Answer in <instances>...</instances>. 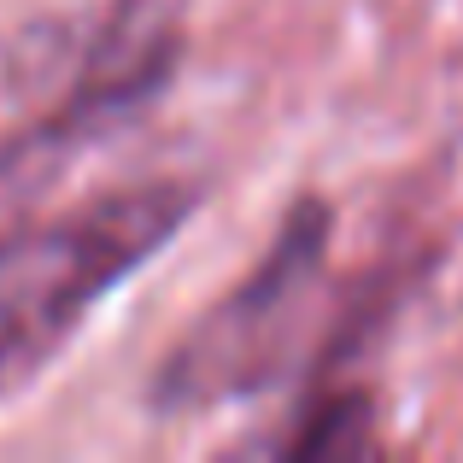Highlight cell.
Segmentation results:
<instances>
[{
	"label": "cell",
	"instance_id": "6da1fadb",
	"mask_svg": "<svg viewBox=\"0 0 463 463\" xmlns=\"http://www.w3.org/2000/svg\"><path fill=\"white\" fill-rule=\"evenodd\" d=\"M200 182L153 176L0 235V387H24L194 223Z\"/></svg>",
	"mask_w": 463,
	"mask_h": 463
},
{
	"label": "cell",
	"instance_id": "7a4b0ae2",
	"mask_svg": "<svg viewBox=\"0 0 463 463\" xmlns=\"http://www.w3.org/2000/svg\"><path fill=\"white\" fill-rule=\"evenodd\" d=\"M335 247V205L323 194H299L276 223V241L217 306L194 317V328L158 358L147 405L158 417H200L217 405H241L294 375L317 340Z\"/></svg>",
	"mask_w": 463,
	"mask_h": 463
},
{
	"label": "cell",
	"instance_id": "3957f363",
	"mask_svg": "<svg viewBox=\"0 0 463 463\" xmlns=\"http://www.w3.org/2000/svg\"><path fill=\"white\" fill-rule=\"evenodd\" d=\"M375 446V405L370 393H317V405L299 411L294 434L276 452L282 458H364Z\"/></svg>",
	"mask_w": 463,
	"mask_h": 463
},
{
	"label": "cell",
	"instance_id": "277c9868",
	"mask_svg": "<svg viewBox=\"0 0 463 463\" xmlns=\"http://www.w3.org/2000/svg\"><path fill=\"white\" fill-rule=\"evenodd\" d=\"M77 147H82V141L71 136V124L53 112V106H47L24 136H12L6 147H0V235H6V212H12V205H18L24 194L59 165V158L77 153Z\"/></svg>",
	"mask_w": 463,
	"mask_h": 463
}]
</instances>
